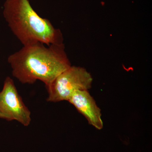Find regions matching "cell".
I'll return each mask as SVG.
<instances>
[{
    "mask_svg": "<svg viewBox=\"0 0 152 152\" xmlns=\"http://www.w3.org/2000/svg\"><path fill=\"white\" fill-rule=\"evenodd\" d=\"M8 62L13 76L22 83L33 84L38 80L45 86L71 66L63 43L23 46L9 56Z\"/></svg>",
    "mask_w": 152,
    "mask_h": 152,
    "instance_id": "obj_1",
    "label": "cell"
},
{
    "mask_svg": "<svg viewBox=\"0 0 152 152\" xmlns=\"http://www.w3.org/2000/svg\"><path fill=\"white\" fill-rule=\"evenodd\" d=\"M3 15L9 27L23 46L42 43H63V35L48 19L39 15L29 0H6Z\"/></svg>",
    "mask_w": 152,
    "mask_h": 152,
    "instance_id": "obj_2",
    "label": "cell"
},
{
    "mask_svg": "<svg viewBox=\"0 0 152 152\" xmlns=\"http://www.w3.org/2000/svg\"><path fill=\"white\" fill-rule=\"evenodd\" d=\"M92 82L91 75L85 68L71 66L46 86L47 100L51 102L68 101L76 91L90 89Z\"/></svg>",
    "mask_w": 152,
    "mask_h": 152,
    "instance_id": "obj_3",
    "label": "cell"
},
{
    "mask_svg": "<svg viewBox=\"0 0 152 152\" xmlns=\"http://www.w3.org/2000/svg\"><path fill=\"white\" fill-rule=\"evenodd\" d=\"M0 118L8 121H15L24 126L31 121V112L19 95L13 80L6 78L0 92Z\"/></svg>",
    "mask_w": 152,
    "mask_h": 152,
    "instance_id": "obj_4",
    "label": "cell"
},
{
    "mask_svg": "<svg viewBox=\"0 0 152 152\" xmlns=\"http://www.w3.org/2000/svg\"><path fill=\"white\" fill-rule=\"evenodd\" d=\"M86 119L89 124L98 130L103 127L100 109L88 91L79 90L74 92L68 101Z\"/></svg>",
    "mask_w": 152,
    "mask_h": 152,
    "instance_id": "obj_5",
    "label": "cell"
}]
</instances>
